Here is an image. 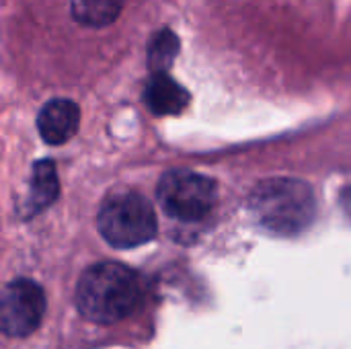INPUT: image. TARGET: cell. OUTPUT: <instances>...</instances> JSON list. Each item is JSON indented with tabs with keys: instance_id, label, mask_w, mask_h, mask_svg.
I'll return each instance as SVG.
<instances>
[{
	"instance_id": "cell-1",
	"label": "cell",
	"mask_w": 351,
	"mask_h": 349,
	"mask_svg": "<svg viewBox=\"0 0 351 349\" xmlns=\"http://www.w3.org/2000/svg\"><path fill=\"white\" fill-rule=\"evenodd\" d=\"M142 288L136 272L105 261L88 267L76 288V306L80 315L99 325H111L128 319L140 304Z\"/></svg>"
},
{
	"instance_id": "cell-2",
	"label": "cell",
	"mask_w": 351,
	"mask_h": 349,
	"mask_svg": "<svg viewBox=\"0 0 351 349\" xmlns=\"http://www.w3.org/2000/svg\"><path fill=\"white\" fill-rule=\"evenodd\" d=\"M249 208L263 230L280 237L302 232L317 214L313 189L298 179H269L259 183L249 197Z\"/></svg>"
},
{
	"instance_id": "cell-3",
	"label": "cell",
	"mask_w": 351,
	"mask_h": 349,
	"mask_svg": "<svg viewBox=\"0 0 351 349\" xmlns=\"http://www.w3.org/2000/svg\"><path fill=\"white\" fill-rule=\"evenodd\" d=\"M97 226L109 245L117 249H132L154 239L156 216L144 195L121 191L101 206Z\"/></svg>"
},
{
	"instance_id": "cell-4",
	"label": "cell",
	"mask_w": 351,
	"mask_h": 349,
	"mask_svg": "<svg viewBox=\"0 0 351 349\" xmlns=\"http://www.w3.org/2000/svg\"><path fill=\"white\" fill-rule=\"evenodd\" d=\"M158 202L171 218L197 222L206 218L216 204V183L199 173L175 169L162 175Z\"/></svg>"
},
{
	"instance_id": "cell-5",
	"label": "cell",
	"mask_w": 351,
	"mask_h": 349,
	"mask_svg": "<svg viewBox=\"0 0 351 349\" xmlns=\"http://www.w3.org/2000/svg\"><path fill=\"white\" fill-rule=\"evenodd\" d=\"M45 313V294L33 280H14L0 292V331L8 337L31 335Z\"/></svg>"
},
{
	"instance_id": "cell-6",
	"label": "cell",
	"mask_w": 351,
	"mask_h": 349,
	"mask_svg": "<svg viewBox=\"0 0 351 349\" xmlns=\"http://www.w3.org/2000/svg\"><path fill=\"white\" fill-rule=\"evenodd\" d=\"M80 125V109L74 101L53 99L45 103L37 115V130L47 144L68 142Z\"/></svg>"
},
{
	"instance_id": "cell-7",
	"label": "cell",
	"mask_w": 351,
	"mask_h": 349,
	"mask_svg": "<svg viewBox=\"0 0 351 349\" xmlns=\"http://www.w3.org/2000/svg\"><path fill=\"white\" fill-rule=\"evenodd\" d=\"M144 101L156 115H177L189 105V93L167 72H152L144 91Z\"/></svg>"
},
{
	"instance_id": "cell-8",
	"label": "cell",
	"mask_w": 351,
	"mask_h": 349,
	"mask_svg": "<svg viewBox=\"0 0 351 349\" xmlns=\"http://www.w3.org/2000/svg\"><path fill=\"white\" fill-rule=\"evenodd\" d=\"M58 191H60V183H58L56 165L47 158L35 163L31 187H29V214L41 212L49 204H53Z\"/></svg>"
},
{
	"instance_id": "cell-9",
	"label": "cell",
	"mask_w": 351,
	"mask_h": 349,
	"mask_svg": "<svg viewBox=\"0 0 351 349\" xmlns=\"http://www.w3.org/2000/svg\"><path fill=\"white\" fill-rule=\"evenodd\" d=\"M125 0H72V16L84 27H105L117 19Z\"/></svg>"
},
{
	"instance_id": "cell-10",
	"label": "cell",
	"mask_w": 351,
	"mask_h": 349,
	"mask_svg": "<svg viewBox=\"0 0 351 349\" xmlns=\"http://www.w3.org/2000/svg\"><path fill=\"white\" fill-rule=\"evenodd\" d=\"M179 53V39L171 29L152 35L148 45V66L152 72H167Z\"/></svg>"
}]
</instances>
